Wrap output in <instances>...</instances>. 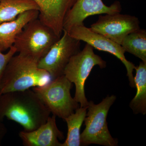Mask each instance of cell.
Here are the masks:
<instances>
[{
  "instance_id": "4fadbf2b",
  "label": "cell",
  "mask_w": 146,
  "mask_h": 146,
  "mask_svg": "<svg viewBox=\"0 0 146 146\" xmlns=\"http://www.w3.org/2000/svg\"><path fill=\"white\" fill-rule=\"evenodd\" d=\"M39 11L31 10L21 13L15 20L0 24V51L13 46L17 36L30 21L38 18Z\"/></svg>"
},
{
  "instance_id": "8992f818",
  "label": "cell",
  "mask_w": 146,
  "mask_h": 146,
  "mask_svg": "<svg viewBox=\"0 0 146 146\" xmlns=\"http://www.w3.org/2000/svg\"><path fill=\"white\" fill-rule=\"evenodd\" d=\"M72 83L64 75L32 90L56 117L64 119L80 107L71 95Z\"/></svg>"
},
{
  "instance_id": "5b68a950",
  "label": "cell",
  "mask_w": 146,
  "mask_h": 146,
  "mask_svg": "<svg viewBox=\"0 0 146 146\" xmlns=\"http://www.w3.org/2000/svg\"><path fill=\"white\" fill-rule=\"evenodd\" d=\"M94 48L86 43L83 50L74 55L65 67L63 75L75 85L74 99L80 104V107H87L89 102L84 91V85L94 67L105 68L106 62L94 53Z\"/></svg>"
},
{
  "instance_id": "ffe728a7",
  "label": "cell",
  "mask_w": 146,
  "mask_h": 146,
  "mask_svg": "<svg viewBox=\"0 0 146 146\" xmlns=\"http://www.w3.org/2000/svg\"><path fill=\"white\" fill-rule=\"evenodd\" d=\"M0 1H1V0H0Z\"/></svg>"
},
{
  "instance_id": "6da1fadb",
  "label": "cell",
  "mask_w": 146,
  "mask_h": 146,
  "mask_svg": "<svg viewBox=\"0 0 146 146\" xmlns=\"http://www.w3.org/2000/svg\"><path fill=\"white\" fill-rule=\"evenodd\" d=\"M51 112L36 94L30 89L13 91L0 96V120L7 119L31 131L44 124Z\"/></svg>"
},
{
  "instance_id": "52a82bcc",
  "label": "cell",
  "mask_w": 146,
  "mask_h": 146,
  "mask_svg": "<svg viewBox=\"0 0 146 146\" xmlns=\"http://www.w3.org/2000/svg\"><path fill=\"white\" fill-rule=\"evenodd\" d=\"M63 33L38 62V67L46 71L52 80L63 75L71 57L80 50V41L70 36L66 31L63 30Z\"/></svg>"
},
{
  "instance_id": "7a4b0ae2",
  "label": "cell",
  "mask_w": 146,
  "mask_h": 146,
  "mask_svg": "<svg viewBox=\"0 0 146 146\" xmlns=\"http://www.w3.org/2000/svg\"><path fill=\"white\" fill-rule=\"evenodd\" d=\"M38 61L18 54L9 61L0 80V94L24 91L43 86L51 78L46 71L39 68Z\"/></svg>"
},
{
  "instance_id": "2e32d148",
  "label": "cell",
  "mask_w": 146,
  "mask_h": 146,
  "mask_svg": "<svg viewBox=\"0 0 146 146\" xmlns=\"http://www.w3.org/2000/svg\"><path fill=\"white\" fill-rule=\"evenodd\" d=\"M87 107L80 106L75 112L65 118L68 131L67 137L61 146H80V128L87 113Z\"/></svg>"
},
{
  "instance_id": "9a60e30c",
  "label": "cell",
  "mask_w": 146,
  "mask_h": 146,
  "mask_svg": "<svg viewBox=\"0 0 146 146\" xmlns=\"http://www.w3.org/2000/svg\"><path fill=\"white\" fill-rule=\"evenodd\" d=\"M134 77L135 87L137 89L136 96L131 100L129 106L135 114H146V63L140 62L135 69Z\"/></svg>"
},
{
  "instance_id": "e0dca14e",
  "label": "cell",
  "mask_w": 146,
  "mask_h": 146,
  "mask_svg": "<svg viewBox=\"0 0 146 146\" xmlns=\"http://www.w3.org/2000/svg\"><path fill=\"white\" fill-rule=\"evenodd\" d=\"M125 52L135 56L146 63V31L144 29L129 33L121 44Z\"/></svg>"
},
{
  "instance_id": "277c9868",
  "label": "cell",
  "mask_w": 146,
  "mask_h": 146,
  "mask_svg": "<svg viewBox=\"0 0 146 146\" xmlns=\"http://www.w3.org/2000/svg\"><path fill=\"white\" fill-rule=\"evenodd\" d=\"M60 38L37 18L25 26L13 46L17 52L39 61Z\"/></svg>"
},
{
  "instance_id": "ac0fdd59",
  "label": "cell",
  "mask_w": 146,
  "mask_h": 146,
  "mask_svg": "<svg viewBox=\"0 0 146 146\" xmlns=\"http://www.w3.org/2000/svg\"><path fill=\"white\" fill-rule=\"evenodd\" d=\"M16 52V49L13 46L11 47L6 53H3L0 51V80L7 65Z\"/></svg>"
},
{
  "instance_id": "ba28073f",
  "label": "cell",
  "mask_w": 146,
  "mask_h": 146,
  "mask_svg": "<svg viewBox=\"0 0 146 146\" xmlns=\"http://www.w3.org/2000/svg\"><path fill=\"white\" fill-rule=\"evenodd\" d=\"M67 32L73 38L86 42L94 48L109 53L119 58L126 69L129 85L131 87H135L133 72L136 66L126 58L125 51L121 45L103 35L94 32L84 25L74 27Z\"/></svg>"
},
{
  "instance_id": "7c38bea8",
  "label": "cell",
  "mask_w": 146,
  "mask_h": 146,
  "mask_svg": "<svg viewBox=\"0 0 146 146\" xmlns=\"http://www.w3.org/2000/svg\"><path fill=\"white\" fill-rule=\"evenodd\" d=\"M56 116L50 117L44 124L35 130L19 132V136L25 146H61L58 139L64 138L56 123Z\"/></svg>"
},
{
  "instance_id": "3957f363",
  "label": "cell",
  "mask_w": 146,
  "mask_h": 146,
  "mask_svg": "<svg viewBox=\"0 0 146 146\" xmlns=\"http://www.w3.org/2000/svg\"><path fill=\"white\" fill-rule=\"evenodd\" d=\"M116 100L114 95L107 96L98 104L89 102L86 117L85 127L80 134L82 145L97 144L105 146H116L118 142L111 136L107 122V117L110 107Z\"/></svg>"
},
{
  "instance_id": "d6986e66",
  "label": "cell",
  "mask_w": 146,
  "mask_h": 146,
  "mask_svg": "<svg viewBox=\"0 0 146 146\" xmlns=\"http://www.w3.org/2000/svg\"><path fill=\"white\" fill-rule=\"evenodd\" d=\"M1 95L0 94V96ZM3 121L0 120V145L7 131V129Z\"/></svg>"
},
{
  "instance_id": "30bf717a",
  "label": "cell",
  "mask_w": 146,
  "mask_h": 146,
  "mask_svg": "<svg viewBox=\"0 0 146 146\" xmlns=\"http://www.w3.org/2000/svg\"><path fill=\"white\" fill-rule=\"evenodd\" d=\"M121 5L119 1H115L108 6L102 0H76L66 14L63 30L68 31L78 26L83 25L86 18L98 14H114L120 13Z\"/></svg>"
},
{
  "instance_id": "5bb4252c",
  "label": "cell",
  "mask_w": 146,
  "mask_h": 146,
  "mask_svg": "<svg viewBox=\"0 0 146 146\" xmlns=\"http://www.w3.org/2000/svg\"><path fill=\"white\" fill-rule=\"evenodd\" d=\"M39 9L33 0H1L0 24L13 21L28 11Z\"/></svg>"
},
{
  "instance_id": "9c48e42d",
  "label": "cell",
  "mask_w": 146,
  "mask_h": 146,
  "mask_svg": "<svg viewBox=\"0 0 146 146\" xmlns=\"http://www.w3.org/2000/svg\"><path fill=\"white\" fill-rule=\"evenodd\" d=\"M90 29L121 45L127 35L141 28L136 16L118 13L101 15Z\"/></svg>"
},
{
  "instance_id": "8fae6325",
  "label": "cell",
  "mask_w": 146,
  "mask_h": 146,
  "mask_svg": "<svg viewBox=\"0 0 146 146\" xmlns=\"http://www.w3.org/2000/svg\"><path fill=\"white\" fill-rule=\"evenodd\" d=\"M39 7L38 18L60 37L66 14L76 0H33Z\"/></svg>"
}]
</instances>
